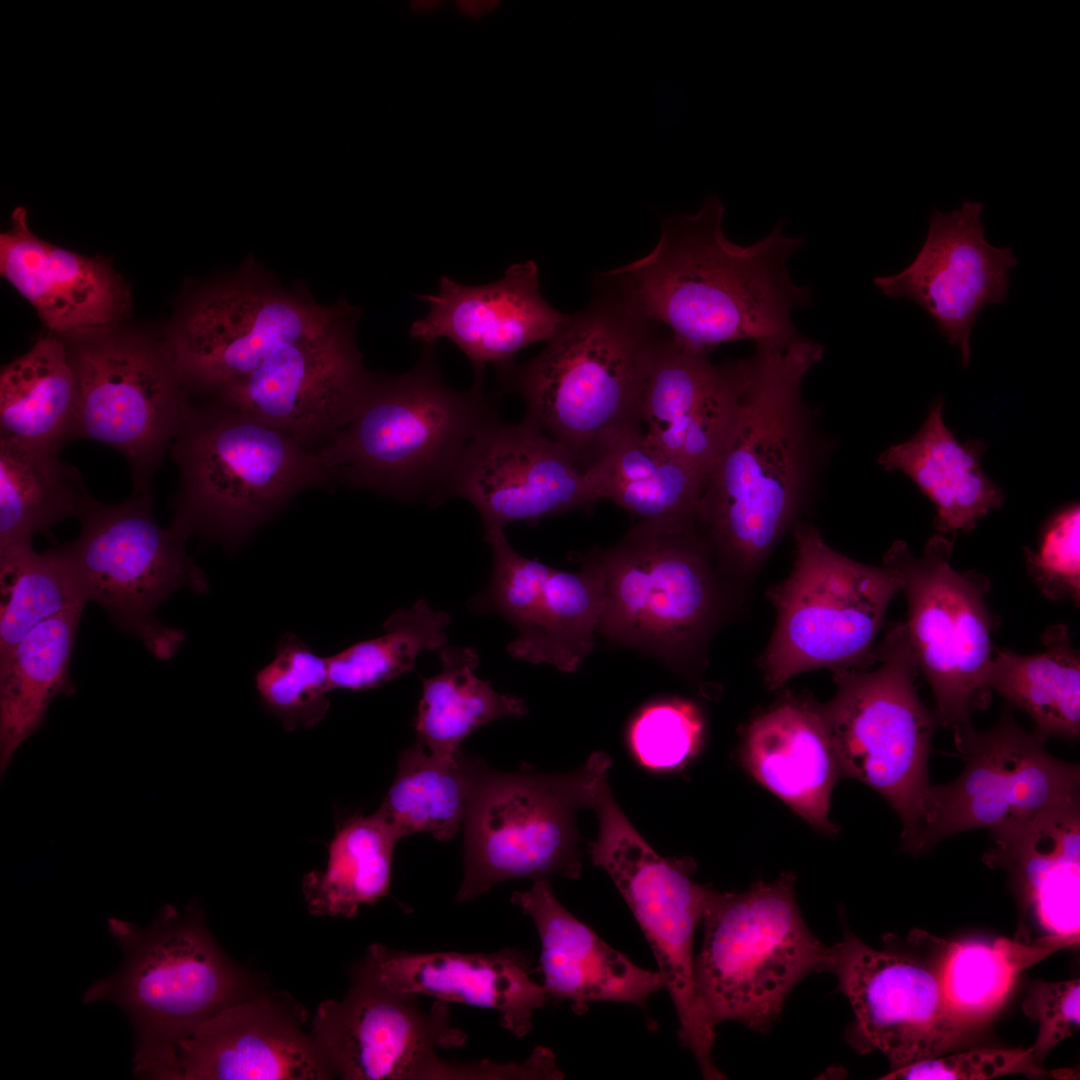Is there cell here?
<instances>
[{
    "label": "cell",
    "mask_w": 1080,
    "mask_h": 1080,
    "mask_svg": "<svg viewBox=\"0 0 1080 1080\" xmlns=\"http://www.w3.org/2000/svg\"><path fill=\"white\" fill-rule=\"evenodd\" d=\"M721 199L705 197L695 214L661 219L660 238L647 255L600 275L645 319L664 325L678 348L708 357L740 340L783 348L804 338L791 320L812 293L795 284L788 257L801 237L783 233V221L758 242L741 246L723 231Z\"/></svg>",
    "instance_id": "1"
},
{
    "label": "cell",
    "mask_w": 1080,
    "mask_h": 1080,
    "mask_svg": "<svg viewBox=\"0 0 1080 1080\" xmlns=\"http://www.w3.org/2000/svg\"><path fill=\"white\" fill-rule=\"evenodd\" d=\"M823 351L805 338L757 346L734 431L706 477L697 530L720 570L742 583L799 522L818 479L826 444L801 386Z\"/></svg>",
    "instance_id": "2"
},
{
    "label": "cell",
    "mask_w": 1080,
    "mask_h": 1080,
    "mask_svg": "<svg viewBox=\"0 0 1080 1080\" xmlns=\"http://www.w3.org/2000/svg\"><path fill=\"white\" fill-rule=\"evenodd\" d=\"M583 311L529 361L499 382L515 390L526 415L585 471L640 427L643 394L664 339L606 280Z\"/></svg>",
    "instance_id": "3"
},
{
    "label": "cell",
    "mask_w": 1080,
    "mask_h": 1080,
    "mask_svg": "<svg viewBox=\"0 0 1080 1080\" xmlns=\"http://www.w3.org/2000/svg\"><path fill=\"white\" fill-rule=\"evenodd\" d=\"M495 398L443 380L433 345L396 376L371 375L351 420L316 451L331 480L398 499L447 497L453 472Z\"/></svg>",
    "instance_id": "4"
},
{
    "label": "cell",
    "mask_w": 1080,
    "mask_h": 1080,
    "mask_svg": "<svg viewBox=\"0 0 1080 1080\" xmlns=\"http://www.w3.org/2000/svg\"><path fill=\"white\" fill-rule=\"evenodd\" d=\"M108 929L123 962L93 983L83 1002L109 1001L128 1016L135 1075L176 1080L181 1042L223 1009L257 994L253 980L219 947L194 901L182 912L165 905L144 928L109 918Z\"/></svg>",
    "instance_id": "5"
},
{
    "label": "cell",
    "mask_w": 1080,
    "mask_h": 1080,
    "mask_svg": "<svg viewBox=\"0 0 1080 1080\" xmlns=\"http://www.w3.org/2000/svg\"><path fill=\"white\" fill-rule=\"evenodd\" d=\"M171 455L180 474L172 523L227 548L331 481L316 450L217 401L191 406Z\"/></svg>",
    "instance_id": "6"
},
{
    "label": "cell",
    "mask_w": 1080,
    "mask_h": 1080,
    "mask_svg": "<svg viewBox=\"0 0 1080 1080\" xmlns=\"http://www.w3.org/2000/svg\"><path fill=\"white\" fill-rule=\"evenodd\" d=\"M794 886L786 873L741 893L711 890L693 984L714 1026L734 1020L764 1032L804 977L828 971L830 947L807 927Z\"/></svg>",
    "instance_id": "7"
},
{
    "label": "cell",
    "mask_w": 1080,
    "mask_h": 1080,
    "mask_svg": "<svg viewBox=\"0 0 1080 1080\" xmlns=\"http://www.w3.org/2000/svg\"><path fill=\"white\" fill-rule=\"evenodd\" d=\"M876 667L834 672V697L820 704L840 775L883 796L901 818L903 848L914 854L927 807L928 758L939 725L920 700L919 672L905 622L876 648Z\"/></svg>",
    "instance_id": "8"
},
{
    "label": "cell",
    "mask_w": 1080,
    "mask_h": 1080,
    "mask_svg": "<svg viewBox=\"0 0 1080 1080\" xmlns=\"http://www.w3.org/2000/svg\"><path fill=\"white\" fill-rule=\"evenodd\" d=\"M793 533V568L767 591L776 624L760 666L770 689L814 669L872 667L887 609L901 591L894 570L838 553L813 525L799 521Z\"/></svg>",
    "instance_id": "9"
},
{
    "label": "cell",
    "mask_w": 1080,
    "mask_h": 1080,
    "mask_svg": "<svg viewBox=\"0 0 1080 1080\" xmlns=\"http://www.w3.org/2000/svg\"><path fill=\"white\" fill-rule=\"evenodd\" d=\"M610 759L595 752L558 774L501 773L483 767L464 817V871L456 902L515 878L581 874L576 812L594 807Z\"/></svg>",
    "instance_id": "10"
},
{
    "label": "cell",
    "mask_w": 1080,
    "mask_h": 1080,
    "mask_svg": "<svg viewBox=\"0 0 1080 1080\" xmlns=\"http://www.w3.org/2000/svg\"><path fill=\"white\" fill-rule=\"evenodd\" d=\"M78 519V537L60 549L87 601L102 606L116 626L137 637L154 657L172 658L186 635L158 620L159 604L181 588L208 590L204 572L185 550L190 535L173 523L161 527L149 494L134 493L120 504L94 499Z\"/></svg>",
    "instance_id": "11"
},
{
    "label": "cell",
    "mask_w": 1080,
    "mask_h": 1080,
    "mask_svg": "<svg viewBox=\"0 0 1080 1080\" xmlns=\"http://www.w3.org/2000/svg\"><path fill=\"white\" fill-rule=\"evenodd\" d=\"M605 581L600 629L670 660L698 656L722 610V572L698 530L635 524L597 559Z\"/></svg>",
    "instance_id": "12"
},
{
    "label": "cell",
    "mask_w": 1080,
    "mask_h": 1080,
    "mask_svg": "<svg viewBox=\"0 0 1080 1080\" xmlns=\"http://www.w3.org/2000/svg\"><path fill=\"white\" fill-rule=\"evenodd\" d=\"M599 834L590 844L595 865L611 877L656 958L664 987L679 1018L678 1036L705 1079H723L711 1052L715 1026L700 1006L693 984V943L712 889L693 881L695 864L655 852L615 802L608 784L593 807Z\"/></svg>",
    "instance_id": "13"
},
{
    "label": "cell",
    "mask_w": 1080,
    "mask_h": 1080,
    "mask_svg": "<svg viewBox=\"0 0 1080 1080\" xmlns=\"http://www.w3.org/2000/svg\"><path fill=\"white\" fill-rule=\"evenodd\" d=\"M953 539L937 534L915 557L903 541L884 554L897 574L908 607L907 634L919 671L935 697L938 724L971 725L972 713L991 702L986 682L993 657L994 621L987 605L989 580L951 565Z\"/></svg>",
    "instance_id": "14"
},
{
    "label": "cell",
    "mask_w": 1080,
    "mask_h": 1080,
    "mask_svg": "<svg viewBox=\"0 0 1080 1080\" xmlns=\"http://www.w3.org/2000/svg\"><path fill=\"white\" fill-rule=\"evenodd\" d=\"M946 944L918 932L905 942L886 940L878 949L845 929L843 939L830 947L827 972L836 976L852 1008L846 1039L856 1052L877 1050L897 1070L943 1055L972 1034L945 996Z\"/></svg>",
    "instance_id": "15"
},
{
    "label": "cell",
    "mask_w": 1080,
    "mask_h": 1080,
    "mask_svg": "<svg viewBox=\"0 0 1080 1080\" xmlns=\"http://www.w3.org/2000/svg\"><path fill=\"white\" fill-rule=\"evenodd\" d=\"M953 732L966 765L952 782L931 785L914 855L971 829H989L993 842L1004 840L1079 800V765L1049 754L1044 742L1017 724L1011 706L988 730L969 725Z\"/></svg>",
    "instance_id": "16"
},
{
    "label": "cell",
    "mask_w": 1080,
    "mask_h": 1080,
    "mask_svg": "<svg viewBox=\"0 0 1080 1080\" xmlns=\"http://www.w3.org/2000/svg\"><path fill=\"white\" fill-rule=\"evenodd\" d=\"M340 1000H325L310 1031L331 1072L345 1080H505L514 1062H449L438 1049L463 1046L467 1034L451 1023L447 1002L421 1008L416 994L387 990L351 977Z\"/></svg>",
    "instance_id": "17"
},
{
    "label": "cell",
    "mask_w": 1080,
    "mask_h": 1080,
    "mask_svg": "<svg viewBox=\"0 0 1080 1080\" xmlns=\"http://www.w3.org/2000/svg\"><path fill=\"white\" fill-rule=\"evenodd\" d=\"M346 301L323 305L286 290L252 261L186 311L170 345L185 382L217 392L281 345L325 332L358 315Z\"/></svg>",
    "instance_id": "18"
},
{
    "label": "cell",
    "mask_w": 1080,
    "mask_h": 1080,
    "mask_svg": "<svg viewBox=\"0 0 1080 1080\" xmlns=\"http://www.w3.org/2000/svg\"><path fill=\"white\" fill-rule=\"evenodd\" d=\"M70 362L79 395L78 438L119 451L131 467L134 493L148 494L191 409L173 354L163 359L140 346L103 342L81 348Z\"/></svg>",
    "instance_id": "19"
},
{
    "label": "cell",
    "mask_w": 1080,
    "mask_h": 1080,
    "mask_svg": "<svg viewBox=\"0 0 1080 1080\" xmlns=\"http://www.w3.org/2000/svg\"><path fill=\"white\" fill-rule=\"evenodd\" d=\"M480 514L484 533L540 520L596 500L585 471L529 417L517 424L495 414L467 444L447 487Z\"/></svg>",
    "instance_id": "20"
},
{
    "label": "cell",
    "mask_w": 1080,
    "mask_h": 1080,
    "mask_svg": "<svg viewBox=\"0 0 1080 1080\" xmlns=\"http://www.w3.org/2000/svg\"><path fill=\"white\" fill-rule=\"evenodd\" d=\"M348 326L284 349L217 393V402L317 450L353 417L371 378Z\"/></svg>",
    "instance_id": "21"
},
{
    "label": "cell",
    "mask_w": 1080,
    "mask_h": 1080,
    "mask_svg": "<svg viewBox=\"0 0 1080 1080\" xmlns=\"http://www.w3.org/2000/svg\"><path fill=\"white\" fill-rule=\"evenodd\" d=\"M983 204L965 201L949 212L934 208L926 239L914 260L894 275L873 282L888 297L907 298L920 306L939 332L971 359L974 323L987 305L1009 295L1010 271L1018 264L1011 247H996L985 237Z\"/></svg>",
    "instance_id": "22"
},
{
    "label": "cell",
    "mask_w": 1080,
    "mask_h": 1080,
    "mask_svg": "<svg viewBox=\"0 0 1080 1080\" xmlns=\"http://www.w3.org/2000/svg\"><path fill=\"white\" fill-rule=\"evenodd\" d=\"M416 297L429 304V311L411 324L410 337L423 345L450 340L468 358L474 384L480 385L488 365L503 377L520 350L548 342L570 318L542 296L533 260L512 264L500 279L482 285L442 275L437 292Z\"/></svg>",
    "instance_id": "23"
},
{
    "label": "cell",
    "mask_w": 1080,
    "mask_h": 1080,
    "mask_svg": "<svg viewBox=\"0 0 1080 1080\" xmlns=\"http://www.w3.org/2000/svg\"><path fill=\"white\" fill-rule=\"evenodd\" d=\"M305 1010L285 993L255 994L223 1009L184 1039L177 1080H324L331 1069Z\"/></svg>",
    "instance_id": "24"
},
{
    "label": "cell",
    "mask_w": 1080,
    "mask_h": 1080,
    "mask_svg": "<svg viewBox=\"0 0 1080 1080\" xmlns=\"http://www.w3.org/2000/svg\"><path fill=\"white\" fill-rule=\"evenodd\" d=\"M750 364V357L714 364L665 336L643 394L645 434L706 480L734 431Z\"/></svg>",
    "instance_id": "25"
},
{
    "label": "cell",
    "mask_w": 1080,
    "mask_h": 1080,
    "mask_svg": "<svg viewBox=\"0 0 1080 1080\" xmlns=\"http://www.w3.org/2000/svg\"><path fill=\"white\" fill-rule=\"evenodd\" d=\"M530 965V957L515 948L418 953L374 943L350 975L394 992L492 1009L504 1029L523 1037L549 998L543 984L530 977Z\"/></svg>",
    "instance_id": "26"
},
{
    "label": "cell",
    "mask_w": 1080,
    "mask_h": 1080,
    "mask_svg": "<svg viewBox=\"0 0 1080 1080\" xmlns=\"http://www.w3.org/2000/svg\"><path fill=\"white\" fill-rule=\"evenodd\" d=\"M511 902L537 929L548 997L567 1000L575 1013L585 1012L592 1001L643 1007L654 991L664 987L659 972L633 964L563 907L547 878L535 880L527 891L514 892Z\"/></svg>",
    "instance_id": "27"
},
{
    "label": "cell",
    "mask_w": 1080,
    "mask_h": 1080,
    "mask_svg": "<svg viewBox=\"0 0 1080 1080\" xmlns=\"http://www.w3.org/2000/svg\"><path fill=\"white\" fill-rule=\"evenodd\" d=\"M0 272L60 332L106 325L127 303L111 269L34 235L24 207L14 209L10 228L0 235Z\"/></svg>",
    "instance_id": "28"
},
{
    "label": "cell",
    "mask_w": 1080,
    "mask_h": 1080,
    "mask_svg": "<svg viewBox=\"0 0 1080 1080\" xmlns=\"http://www.w3.org/2000/svg\"><path fill=\"white\" fill-rule=\"evenodd\" d=\"M742 758L764 787L816 828L834 833L831 790L840 775L820 704L785 697L747 728Z\"/></svg>",
    "instance_id": "29"
},
{
    "label": "cell",
    "mask_w": 1080,
    "mask_h": 1080,
    "mask_svg": "<svg viewBox=\"0 0 1080 1080\" xmlns=\"http://www.w3.org/2000/svg\"><path fill=\"white\" fill-rule=\"evenodd\" d=\"M993 843L983 859L1006 871L1022 922L1031 915L1044 935L1079 936L1080 800Z\"/></svg>",
    "instance_id": "30"
},
{
    "label": "cell",
    "mask_w": 1080,
    "mask_h": 1080,
    "mask_svg": "<svg viewBox=\"0 0 1080 1080\" xmlns=\"http://www.w3.org/2000/svg\"><path fill=\"white\" fill-rule=\"evenodd\" d=\"M595 500L608 499L642 524L697 530L705 478L657 446L641 426L585 470Z\"/></svg>",
    "instance_id": "31"
},
{
    "label": "cell",
    "mask_w": 1080,
    "mask_h": 1080,
    "mask_svg": "<svg viewBox=\"0 0 1080 1080\" xmlns=\"http://www.w3.org/2000/svg\"><path fill=\"white\" fill-rule=\"evenodd\" d=\"M938 398L913 437L886 449L879 464L909 476L935 504V528L941 535L970 531L990 510L1000 507L1003 493L980 466L979 443L962 444L943 420Z\"/></svg>",
    "instance_id": "32"
},
{
    "label": "cell",
    "mask_w": 1080,
    "mask_h": 1080,
    "mask_svg": "<svg viewBox=\"0 0 1080 1080\" xmlns=\"http://www.w3.org/2000/svg\"><path fill=\"white\" fill-rule=\"evenodd\" d=\"M82 612L71 609L50 617L0 657L1 773L42 726L54 698L75 692L69 668Z\"/></svg>",
    "instance_id": "33"
},
{
    "label": "cell",
    "mask_w": 1080,
    "mask_h": 1080,
    "mask_svg": "<svg viewBox=\"0 0 1080 1080\" xmlns=\"http://www.w3.org/2000/svg\"><path fill=\"white\" fill-rule=\"evenodd\" d=\"M1045 649L1020 655L996 649L986 682L1010 706L1034 722L1039 740L1076 743L1080 736V655L1066 625L1049 626L1041 637Z\"/></svg>",
    "instance_id": "34"
},
{
    "label": "cell",
    "mask_w": 1080,
    "mask_h": 1080,
    "mask_svg": "<svg viewBox=\"0 0 1080 1080\" xmlns=\"http://www.w3.org/2000/svg\"><path fill=\"white\" fill-rule=\"evenodd\" d=\"M58 451L0 439V550L50 535L53 525L78 519L94 500L79 470Z\"/></svg>",
    "instance_id": "35"
},
{
    "label": "cell",
    "mask_w": 1080,
    "mask_h": 1080,
    "mask_svg": "<svg viewBox=\"0 0 1080 1080\" xmlns=\"http://www.w3.org/2000/svg\"><path fill=\"white\" fill-rule=\"evenodd\" d=\"M76 376L61 342L40 339L0 375V435L60 449L78 438Z\"/></svg>",
    "instance_id": "36"
},
{
    "label": "cell",
    "mask_w": 1080,
    "mask_h": 1080,
    "mask_svg": "<svg viewBox=\"0 0 1080 1080\" xmlns=\"http://www.w3.org/2000/svg\"><path fill=\"white\" fill-rule=\"evenodd\" d=\"M483 766L460 752L427 753L418 740L399 756L396 775L374 813L397 840L426 832L453 838L464 820Z\"/></svg>",
    "instance_id": "37"
},
{
    "label": "cell",
    "mask_w": 1080,
    "mask_h": 1080,
    "mask_svg": "<svg viewBox=\"0 0 1080 1080\" xmlns=\"http://www.w3.org/2000/svg\"><path fill=\"white\" fill-rule=\"evenodd\" d=\"M604 607L605 581L598 560L578 572L553 568L529 627L507 651L517 659L574 671L593 649Z\"/></svg>",
    "instance_id": "38"
},
{
    "label": "cell",
    "mask_w": 1080,
    "mask_h": 1080,
    "mask_svg": "<svg viewBox=\"0 0 1080 1080\" xmlns=\"http://www.w3.org/2000/svg\"><path fill=\"white\" fill-rule=\"evenodd\" d=\"M441 671L422 678L415 729L418 741L431 753L452 757L465 738L479 727L507 716H522L523 700L496 692L474 671L479 656L474 648L447 646L439 655Z\"/></svg>",
    "instance_id": "39"
},
{
    "label": "cell",
    "mask_w": 1080,
    "mask_h": 1080,
    "mask_svg": "<svg viewBox=\"0 0 1080 1080\" xmlns=\"http://www.w3.org/2000/svg\"><path fill=\"white\" fill-rule=\"evenodd\" d=\"M1078 943L1079 936L1069 935L947 942L942 982L951 1012L969 1029L979 1028L1002 1006L1022 971Z\"/></svg>",
    "instance_id": "40"
},
{
    "label": "cell",
    "mask_w": 1080,
    "mask_h": 1080,
    "mask_svg": "<svg viewBox=\"0 0 1080 1080\" xmlns=\"http://www.w3.org/2000/svg\"><path fill=\"white\" fill-rule=\"evenodd\" d=\"M397 841L375 814L344 821L329 843L325 870L303 877L308 911L352 918L361 905H373L386 896Z\"/></svg>",
    "instance_id": "41"
},
{
    "label": "cell",
    "mask_w": 1080,
    "mask_h": 1080,
    "mask_svg": "<svg viewBox=\"0 0 1080 1080\" xmlns=\"http://www.w3.org/2000/svg\"><path fill=\"white\" fill-rule=\"evenodd\" d=\"M0 657L50 617L88 603L60 547L36 552L32 541L0 550Z\"/></svg>",
    "instance_id": "42"
},
{
    "label": "cell",
    "mask_w": 1080,
    "mask_h": 1080,
    "mask_svg": "<svg viewBox=\"0 0 1080 1080\" xmlns=\"http://www.w3.org/2000/svg\"><path fill=\"white\" fill-rule=\"evenodd\" d=\"M449 623L448 613L433 610L423 599L395 610L380 636L327 657L332 690L373 689L413 671L421 652L445 645Z\"/></svg>",
    "instance_id": "43"
},
{
    "label": "cell",
    "mask_w": 1080,
    "mask_h": 1080,
    "mask_svg": "<svg viewBox=\"0 0 1080 1080\" xmlns=\"http://www.w3.org/2000/svg\"><path fill=\"white\" fill-rule=\"evenodd\" d=\"M262 705L286 731L312 728L330 707L328 660L293 633L278 640L273 659L255 676Z\"/></svg>",
    "instance_id": "44"
},
{
    "label": "cell",
    "mask_w": 1080,
    "mask_h": 1080,
    "mask_svg": "<svg viewBox=\"0 0 1080 1080\" xmlns=\"http://www.w3.org/2000/svg\"><path fill=\"white\" fill-rule=\"evenodd\" d=\"M492 548L493 570L488 586L471 602L470 609L493 612L514 625L518 634L530 625L553 569L516 552L504 530L484 533Z\"/></svg>",
    "instance_id": "45"
},
{
    "label": "cell",
    "mask_w": 1080,
    "mask_h": 1080,
    "mask_svg": "<svg viewBox=\"0 0 1080 1080\" xmlns=\"http://www.w3.org/2000/svg\"><path fill=\"white\" fill-rule=\"evenodd\" d=\"M702 722L697 710L683 701L646 707L634 720L630 741L634 754L655 770L679 768L699 746Z\"/></svg>",
    "instance_id": "46"
},
{
    "label": "cell",
    "mask_w": 1080,
    "mask_h": 1080,
    "mask_svg": "<svg viewBox=\"0 0 1080 1080\" xmlns=\"http://www.w3.org/2000/svg\"><path fill=\"white\" fill-rule=\"evenodd\" d=\"M1080 510L1078 504L1056 513L1044 526L1036 550H1026L1027 572L1050 600L1080 602Z\"/></svg>",
    "instance_id": "47"
},
{
    "label": "cell",
    "mask_w": 1080,
    "mask_h": 1080,
    "mask_svg": "<svg viewBox=\"0 0 1080 1080\" xmlns=\"http://www.w3.org/2000/svg\"><path fill=\"white\" fill-rule=\"evenodd\" d=\"M1009 1074L1044 1075L1031 1049L977 1048L940 1055L891 1070L881 1079L895 1080H987Z\"/></svg>",
    "instance_id": "48"
},
{
    "label": "cell",
    "mask_w": 1080,
    "mask_h": 1080,
    "mask_svg": "<svg viewBox=\"0 0 1080 1080\" xmlns=\"http://www.w3.org/2000/svg\"><path fill=\"white\" fill-rule=\"evenodd\" d=\"M1022 1010L1038 1024L1036 1041L1030 1049L1033 1060L1041 1066L1048 1053L1079 1028V979L1034 981L1026 989Z\"/></svg>",
    "instance_id": "49"
},
{
    "label": "cell",
    "mask_w": 1080,
    "mask_h": 1080,
    "mask_svg": "<svg viewBox=\"0 0 1080 1080\" xmlns=\"http://www.w3.org/2000/svg\"><path fill=\"white\" fill-rule=\"evenodd\" d=\"M500 5L497 0H459L455 2L459 14L469 20H480L494 12Z\"/></svg>",
    "instance_id": "50"
},
{
    "label": "cell",
    "mask_w": 1080,
    "mask_h": 1080,
    "mask_svg": "<svg viewBox=\"0 0 1080 1080\" xmlns=\"http://www.w3.org/2000/svg\"><path fill=\"white\" fill-rule=\"evenodd\" d=\"M442 4L438 0H413L409 3V11L414 15L431 14L439 10Z\"/></svg>",
    "instance_id": "51"
}]
</instances>
